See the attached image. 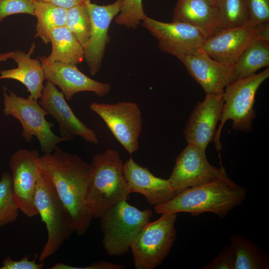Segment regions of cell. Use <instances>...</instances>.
I'll return each mask as SVG.
<instances>
[{
	"label": "cell",
	"mask_w": 269,
	"mask_h": 269,
	"mask_svg": "<svg viewBox=\"0 0 269 269\" xmlns=\"http://www.w3.org/2000/svg\"><path fill=\"white\" fill-rule=\"evenodd\" d=\"M235 255L231 246L222 249L219 254L203 266V269H234Z\"/></svg>",
	"instance_id": "obj_32"
},
{
	"label": "cell",
	"mask_w": 269,
	"mask_h": 269,
	"mask_svg": "<svg viewBox=\"0 0 269 269\" xmlns=\"http://www.w3.org/2000/svg\"><path fill=\"white\" fill-rule=\"evenodd\" d=\"M223 104V93H206L204 101L197 104L183 131L188 143L206 150L214 139Z\"/></svg>",
	"instance_id": "obj_15"
},
{
	"label": "cell",
	"mask_w": 269,
	"mask_h": 269,
	"mask_svg": "<svg viewBox=\"0 0 269 269\" xmlns=\"http://www.w3.org/2000/svg\"><path fill=\"white\" fill-rule=\"evenodd\" d=\"M35 48V43L31 45L28 52L17 50L13 51L11 59L17 63L16 68L0 71V79H11L23 84L29 93L28 98L38 101L42 95L45 80L41 62L31 57Z\"/></svg>",
	"instance_id": "obj_21"
},
{
	"label": "cell",
	"mask_w": 269,
	"mask_h": 269,
	"mask_svg": "<svg viewBox=\"0 0 269 269\" xmlns=\"http://www.w3.org/2000/svg\"><path fill=\"white\" fill-rule=\"evenodd\" d=\"M211 0V1H214H214H215V0Z\"/></svg>",
	"instance_id": "obj_37"
},
{
	"label": "cell",
	"mask_w": 269,
	"mask_h": 269,
	"mask_svg": "<svg viewBox=\"0 0 269 269\" xmlns=\"http://www.w3.org/2000/svg\"><path fill=\"white\" fill-rule=\"evenodd\" d=\"M257 38V26L249 22L241 27L221 29L206 38L199 51L232 67L244 49Z\"/></svg>",
	"instance_id": "obj_16"
},
{
	"label": "cell",
	"mask_w": 269,
	"mask_h": 269,
	"mask_svg": "<svg viewBox=\"0 0 269 269\" xmlns=\"http://www.w3.org/2000/svg\"><path fill=\"white\" fill-rule=\"evenodd\" d=\"M52 51L40 61L46 63L60 62L77 65L84 59L83 46L66 26L53 29L49 35Z\"/></svg>",
	"instance_id": "obj_22"
},
{
	"label": "cell",
	"mask_w": 269,
	"mask_h": 269,
	"mask_svg": "<svg viewBox=\"0 0 269 269\" xmlns=\"http://www.w3.org/2000/svg\"><path fill=\"white\" fill-rule=\"evenodd\" d=\"M39 156L36 149H20L11 155L9 161L14 200L19 210L29 217L38 215L34 204V196L40 171Z\"/></svg>",
	"instance_id": "obj_11"
},
{
	"label": "cell",
	"mask_w": 269,
	"mask_h": 269,
	"mask_svg": "<svg viewBox=\"0 0 269 269\" xmlns=\"http://www.w3.org/2000/svg\"><path fill=\"white\" fill-rule=\"evenodd\" d=\"M34 204L47 231V239L38 259L42 262L55 253L75 230L52 183L41 170L35 186Z\"/></svg>",
	"instance_id": "obj_5"
},
{
	"label": "cell",
	"mask_w": 269,
	"mask_h": 269,
	"mask_svg": "<svg viewBox=\"0 0 269 269\" xmlns=\"http://www.w3.org/2000/svg\"><path fill=\"white\" fill-rule=\"evenodd\" d=\"M43 1L68 9L74 6L85 2L86 0H34Z\"/></svg>",
	"instance_id": "obj_34"
},
{
	"label": "cell",
	"mask_w": 269,
	"mask_h": 269,
	"mask_svg": "<svg viewBox=\"0 0 269 269\" xmlns=\"http://www.w3.org/2000/svg\"><path fill=\"white\" fill-rule=\"evenodd\" d=\"M151 210H140L126 199L114 204L100 218L102 245L109 256L126 254L142 227L152 216Z\"/></svg>",
	"instance_id": "obj_4"
},
{
	"label": "cell",
	"mask_w": 269,
	"mask_h": 269,
	"mask_svg": "<svg viewBox=\"0 0 269 269\" xmlns=\"http://www.w3.org/2000/svg\"><path fill=\"white\" fill-rule=\"evenodd\" d=\"M90 109L102 118L116 139L129 154H132L138 150L142 118L140 109L136 103L93 102Z\"/></svg>",
	"instance_id": "obj_9"
},
{
	"label": "cell",
	"mask_w": 269,
	"mask_h": 269,
	"mask_svg": "<svg viewBox=\"0 0 269 269\" xmlns=\"http://www.w3.org/2000/svg\"><path fill=\"white\" fill-rule=\"evenodd\" d=\"M142 25L158 40L161 51L179 60L198 51L206 39L198 29L183 22H164L146 16Z\"/></svg>",
	"instance_id": "obj_12"
},
{
	"label": "cell",
	"mask_w": 269,
	"mask_h": 269,
	"mask_svg": "<svg viewBox=\"0 0 269 269\" xmlns=\"http://www.w3.org/2000/svg\"><path fill=\"white\" fill-rule=\"evenodd\" d=\"M123 173L131 193L142 194L150 205L164 204L177 194L168 179L156 177L147 168L138 165L132 157L124 163Z\"/></svg>",
	"instance_id": "obj_18"
},
{
	"label": "cell",
	"mask_w": 269,
	"mask_h": 269,
	"mask_svg": "<svg viewBox=\"0 0 269 269\" xmlns=\"http://www.w3.org/2000/svg\"><path fill=\"white\" fill-rule=\"evenodd\" d=\"M19 210L13 196L11 174L4 171L0 179V227L15 221Z\"/></svg>",
	"instance_id": "obj_28"
},
{
	"label": "cell",
	"mask_w": 269,
	"mask_h": 269,
	"mask_svg": "<svg viewBox=\"0 0 269 269\" xmlns=\"http://www.w3.org/2000/svg\"><path fill=\"white\" fill-rule=\"evenodd\" d=\"M146 16L142 0H123L121 9L115 17V21L119 25L135 29Z\"/></svg>",
	"instance_id": "obj_29"
},
{
	"label": "cell",
	"mask_w": 269,
	"mask_h": 269,
	"mask_svg": "<svg viewBox=\"0 0 269 269\" xmlns=\"http://www.w3.org/2000/svg\"><path fill=\"white\" fill-rule=\"evenodd\" d=\"M269 65V42L254 39L244 49L232 67L233 80L247 78Z\"/></svg>",
	"instance_id": "obj_23"
},
{
	"label": "cell",
	"mask_w": 269,
	"mask_h": 269,
	"mask_svg": "<svg viewBox=\"0 0 269 269\" xmlns=\"http://www.w3.org/2000/svg\"><path fill=\"white\" fill-rule=\"evenodd\" d=\"M18 13L35 16L34 0H0V25L6 17Z\"/></svg>",
	"instance_id": "obj_30"
},
{
	"label": "cell",
	"mask_w": 269,
	"mask_h": 269,
	"mask_svg": "<svg viewBox=\"0 0 269 269\" xmlns=\"http://www.w3.org/2000/svg\"><path fill=\"white\" fill-rule=\"evenodd\" d=\"M168 179L177 193L217 179L234 182L224 167H216L209 162L205 150L190 143L177 156Z\"/></svg>",
	"instance_id": "obj_10"
},
{
	"label": "cell",
	"mask_w": 269,
	"mask_h": 269,
	"mask_svg": "<svg viewBox=\"0 0 269 269\" xmlns=\"http://www.w3.org/2000/svg\"><path fill=\"white\" fill-rule=\"evenodd\" d=\"M44 265L42 262L36 263L35 258L29 260L28 255L25 256L19 261L13 260L8 256L3 260L0 269H42Z\"/></svg>",
	"instance_id": "obj_33"
},
{
	"label": "cell",
	"mask_w": 269,
	"mask_h": 269,
	"mask_svg": "<svg viewBox=\"0 0 269 269\" xmlns=\"http://www.w3.org/2000/svg\"><path fill=\"white\" fill-rule=\"evenodd\" d=\"M3 109L5 116H11L20 123L21 136L26 142L33 136L38 139L44 154L52 153L57 144L67 140L52 131L54 124L47 121L48 113L38 101L17 96L14 92L4 88Z\"/></svg>",
	"instance_id": "obj_7"
},
{
	"label": "cell",
	"mask_w": 269,
	"mask_h": 269,
	"mask_svg": "<svg viewBox=\"0 0 269 269\" xmlns=\"http://www.w3.org/2000/svg\"><path fill=\"white\" fill-rule=\"evenodd\" d=\"M269 77L268 68L261 72L242 79L234 80L226 86L223 92L224 104L220 124L214 138L216 150L221 149L220 134L225 122L232 120V127L236 131L251 132L256 117L254 109L256 92Z\"/></svg>",
	"instance_id": "obj_6"
},
{
	"label": "cell",
	"mask_w": 269,
	"mask_h": 269,
	"mask_svg": "<svg viewBox=\"0 0 269 269\" xmlns=\"http://www.w3.org/2000/svg\"><path fill=\"white\" fill-rule=\"evenodd\" d=\"M123 0H117L106 5L86 0L91 19V30L89 39L83 47L84 59L92 75L100 69L105 48L108 42V30L112 20L120 12Z\"/></svg>",
	"instance_id": "obj_13"
},
{
	"label": "cell",
	"mask_w": 269,
	"mask_h": 269,
	"mask_svg": "<svg viewBox=\"0 0 269 269\" xmlns=\"http://www.w3.org/2000/svg\"><path fill=\"white\" fill-rule=\"evenodd\" d=\"M258 37L269 42V23L257 26Z\"/></svg>",
	"instance_id": "obj_35"
},
{
	"label": "cell",
	"mask_w": 269,
	"mask_h": 269,
	"mask_svg": "<svg viewBox=\"0 0 269 269\" xmlns=\"http://www.w3.org/2000/svg\"><path fill=\"white\" fill-rule=\"evenodd\" d=\"M223 28L244 26L249 22L246 0H215Z\"/></svg>",
	"instance_id": "obj_26"
},
{
	"label": "cell",
	"mask_w": 269,
	"mask_h": 269,
	"mask_svg": "<svg viewBox=\"0 0 269 269\" xmlns=\"http://www.w3.org/2000/svg\"><path fill=\"white\" fill-rule=\"evenodd\" d=\"M65 26L84 47L91 30V17L85 1L67 9Z\"/></svg>",
	"instance_id": "obj_27"
},
{
	"label": "cell",
	"mask_w": 269,
	"mask_h": 269,
	"mask_svg": "<svg viewBox=\"0 0 269 269\" xmlns=\"http://www.w3.org/2000/svg\"><path fill=\"white\" fill-rule=\"evenodd\" d=\"M230 246L235 255L234 269H268L269 259L251 240L241 235L233 234Z\"/></svg>",
	"instance_id": "obj_24"
},
{
	"label": "cell",
	"mask_w": 269,
	"mask_h": 269,
	"mask_svg": "<svg viewBox=\"0 0 269 269\" xmlns=\"http://www.w3.org/2000/svg\"><path fill=\"white\" fill-rule=\"evenodd\" d=\"M38 103L56 121L61 136L67 141L79 136L90 143L99 142L95 132L76 116L63 94L51 82L46 81Z\"/></svg>",
	"instance_id": "obj_14"
},
{
	"label": "cell",
	"mask_w": 269,
	"mask_h": 269,
	"mask_svg": "<svg viewBox=\"0 0 269 269\" xmlns=\"http://www.w3.org/2000/svg\"><path fill=\"white\" fill-rule=\"evenodd\" d=\"M35 16L37 18L35 37H39L47 44L49 35L54 28L65 26L67 9L51 3L34 0Z\"/></svg>",
	"instance_id": "obj_25"
},
{
	"label": "cell",
	"mask_w": 269,
	"mask_h": 269,
	"mask_svg": "<svg viewBox=\"0 0 269 269\" xmlns=\"http://www.w3.org/2000/svg\"><path fill=\"white\" fill-rule=\"evenodd\" d=\"M249 23L258 26L269 23V0H246Z\"/></svg>",
	"instance_id": "obj_31"
},
{
	"label": "cell",
	"mask_w": 269,
	"mask_h": 269,
	"mask_svg": "<svg viewBox=\"0 0 269 269\" xmlns=\"http://www.w3.org/2000/svg\"><path fill=\"white\" fill-rule=\"evenodd\" d=\"M161 215L142 227L130 247L136 269H155L166 258L176 240L177 214Z\"/></svg>",
	"instance_id": "obj_8"
},
{
	"label": "cell",
	"mask_w": 269,
	"mask_h": 269,
	"mask_svg": "<svg viewBox=\"0 0 269 269\" xmlns=\"http://www.w3.org/2000/svg\"><path fill=\"white\" fill-rule=\"evenodd\" d=\"M40 61L45 80L59 87L67 101L71 100L75 94L80 92H92L99 97H103L111 90L110 84L90 78L75 65Z\"/></svg>",
	"instance_id": "obj_17"
},
{
	"label": "cell",
	"mask_w": 269,
	"mask_h": 269,
	"mask_svg": "<svg viewBox=\"0 0 269 269\" xmlns=\"http://www.w3.org/2000/svg\"><path fill=\"white\" fill-rule=\"evenodd\" d=\"M172 21L190 24L206 39L223 29L214 2L210 0H177Z\"/></svg>",
	"instance_id": "obj_20"
},
{
	"label": "cell",
	"mask_w": 269,
	"mask_h": 269,
	"mask_svg": "<svg viewBox=\"0 0 269 269\" xmlns=\"http://www.w3.org/2000/svg\"><path fill=\"white\" fill-rule=\"evenodd\" d=\"M179 60L206 93H222L233 80L232 67L216 61L204 52L198 50Z\"/></svg>",
	"instance_id": "obj_19"
},
{
	"label": "cell",
	"mask_w": 269,
	"mask_h": 269,
	"mask_svg": "<svg viewBox=\"0 0 269 269\" xmlns=\"http://www.w3.org/2000/svg\"><path fill=\"white\" fill-rule=\"evenodd\" d=\"M247 192L245 187L235 182L217 179L188 188L154 209L159 214L186 212L194 216L211 212L223 218L242 204Z\"/></svg>",
	"instance_id": "obj_2"
},
{
	"label": "cell",
	"mask_w": 269,
	"mask_h": 269,
	"mask_svg": "<svg viewBox=\"0 0 269 269\" xmlns=\"http://www.w3.org/2000/svg\"><path fill=\"white\" fill-rule=\"evenodd\" d=\"M41 172L52 183L67 211L75 232L83 235L93 219L87 204L92 167L76 154L64 151L57 146L52 153L38 159Z\"/></svg>",
	"instance_id": "obj_1"
},
{
	"label": "cell",
	"mask_w": 269,
	"mask_h": 269,
	"mask_svg": "<svg viewBox=\"0 0 269 269\" xmlns=\"http://www.w3.org/2000/svg\"><path fill=\"white\" fill-rule=\"evenodd\" d=\"M123 164L119 152L111 148L93 156L87 196L93 218H100L110 207L127 200L131 193L124 175Z\"/></svg>",
	"instance_id": "obj_3"
},
{
	"label": "cell",
	"mask_w": 269,
	"mask_h": 269,
	"mask_svg": "<svg viewBox=\"0 0 269 269\" xmlns=\"http://www.w3.org/2000/svg\"><path fill=\"white\" fill-rule=\"evenodd\" d=\"M13 51H10L5 53H0V63L6 61L11 58Z\"/></svg>",
	"instance_id": "obj_36"
}]
</instances>
